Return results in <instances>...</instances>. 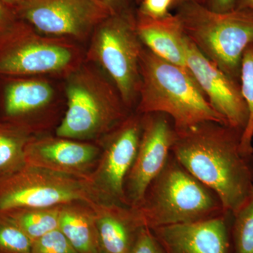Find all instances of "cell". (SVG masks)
<instances>
[{
  "instance_id": "6da1fadb",
  "label": "cell",
  "mask_w": 253,
  "mask_h": 253,
  "mask_svg": "<svg viewBox=\"0 0 253 253\" xmlns=\"http://www.w3.org/2000/svg\"><path fill=\"white\" fill-rule=\"evenodd\" d=\"M175 132L171 154L234 215L253 195V173L240 149L242 131L206 122Z\"/></svg>"
},
{
  "instance_id": "7a4b0ae2",
  "label": "cell",
  "mask_w": 253,
  "mask_h": 253,
  "mask_svg": "<svg viewBox=\"0 0 253 253\" xmlns=\"http://www.w3.org/2000/svg\"><path fill=\"white\" fill-rule=\"evenodd\" d=\"M137 113H162L176 131L206 122L227 126L186 68L161 59L146 48L140 59Z\"/></svg>"
},
{
  "instance_id": "3957f363",
  "label": "cell",
  "mask_w": 253,
  "mask_h": 253,
  "mask_svg": "<svg viewBox=\"0 0 253 253\" xmlns=\"http://www.w3.org/2000/svg\"><path fill=\"white\" fill-rule=\"evenodd\" d=\"M132 208L150 229L226 214L217 195L188 172L172 154L141 204Z\"/></svg>"
},
{
  "instance_id": "277c9868",
  "label": "cell",
  "mask_w": 253,
  "mask_h": 253,
  "mask_svg": "<svg viewBox=\"0 0 253 253\" xmlns=\"http://www.w3.org/2000/svg\"><path fill=\"white\" fill-rule=\"evenodd\" d=\"M178 2L176 15L186 38L223 72L239 82L243 54L253 42V11L235 9L219 13L196 1Z\"/></svg>"
},
{
  "instance_id": "5b68a950",
  "label": "cell",
  "mask_w": 253,
  "mask_h": 253,
  "mask_svg": "<svg viewBox=\"0 0 253 253\" xmlns=\"http://www.w3.org/2000/svg\"><path fill=\"white\" fill-rule=\"evenodd\" d=\"M68 106L56 136L78 141L103 137L128 116L117 88L90 66L81 65L67 76Z\"/></svg>"
},
{
  "instance_id": "8992f818",
  "label": "cell",
  "mask_w": 253,
  "mask_h": 253,
  "mask_svg": "<svg viewBox=\"0 0 253 253\" xmlns=\"http://www.w3.org/2000/svg\"><path fill=\"white\" fill-rule=\"evenodd\" d=\"M81 60L71 40L42 34L23 20L0 35V76H68L81 66Z\"/></svg>"
},
{
  "instance_id": "52a82bcc",
  "label": "cell",
  "mask_w": 253,
  "mask_h": 253,
  "mask_svg": "<svg viewBox=\"0 0 253 253\" xmlns=\"http://www.w3.org/2000/svg\"><path fill=\"white\" fill-rule=\"evenodd\" d=\"M143 49L135 18L122 11L95 28L86 52L87 59L107 73L127 109L138 100Z\"/></svg>"
},
{
  "instance_id": "ba28073f",
  "label": "cell",
  "mask_w": 253,
  "mask_h": 253,
  "mask_svg": "<svg viewBox=\"0 0 253 253\" xmlns=\"http://www.w3.org/2000/svg\"><path fill=\"white\" fill-rule=\"evenodd\" d=\"M101 202L87 178L26 164L0 179V212L16 208H51Z\"/></svg>"
},
{
  "instance_id": "9c48e42d",
  "label": "cell",
  "mask_w": 253,
  "mask_h": 253,
  "mask_svg": "<svg viewBox=\"0 0 253 253\" xmlns=\"http://www.w3.org/2000/svg\"><path fill=\"white\" fill-rule=\"evenodd\" d=\"M142 131V115H128L103 136L97 163L89 176L101 203L129 207L125 193Z\"/></svg>"
},
{
  "instance_id": "30bf717a",
  "label": "cell",
  "mask_w": 253,
  "mask_h": 253,
  "mask_svg": "<svg viewBox=\"0 0 253 253\" xmlns=\"http://www.w3.org/2000/svg\"><path fill=\"white\" fill-rule=\"evenodd\" d=\"M45 36L84 40L114 14L99 0H31L15 11Z\"/></svg>"
},
{
  "instance_id": "8fae6325",
  "label": "cell",
  "mask_w": 253,
  "mask_h": 253,
  "mask_svg": "<svg viewBox=\"0 0 253 253\" xmlns=\"http://www.w3.org/2000/svg\"><path fill=\"white\" fill-rule=\"evenodd\" d=\"M168 118L162 113L142 115L139 147L125 184L129 207L141 204L150 184L163 170L172 152L176 132Z\"/></svg>"
},
{
  "instance_id": "7c38bea8",
  "label": "cell",
  "mask_w": 253,
  "mask_h": 253,
  "mask_svg": "<svg viewBox=\"0 0 253 253\" xmlns=\"http://www.w3.org/2000/svg\"><path fill=\"white\" fill-rule=\"evenodd\" d=\"M184 48L186 67L210 104L228 126L243 132L249 121V110L239 82L206 57L186 36Z\"/></svg>"
},
{
  "instance_id": "4fadbf2b",
  "label": "cell",
  "mask_w": 253,
  "mask_h": 253,
  "mask_svg": "<svg viewBox=\"0 0 253 253\" xmlns=\"http://www.w3.org/2000/svg\"><path fill=\"white\" fill-rule=\"evenodd\" d=\"M100 153L101 149L96 145L57 136L35 135L25 149L27 165L87 179Z\"/></svg>"
},
{
  "instance_id": "5bb4252c",
  "label": "cell",
  "mask_w": 253,
  "mask_h": 253,
  "mask_svg": "<svg viewBox=\"0 0 253 253\" xmlns=\"http://www.w3.org/2000/svg\"><path fill=\"white\" fill-rule=\"evenodd\" d=\"M226 215L151 229L166 253H229Z\"/></svg>"
},
{
  "instance_id": "9a60e30c",
  "label": "cell",
  "mask_w": 253,
  "mask_h": 253,
  "mask_svg": "<svg viewBox=\"0 0 253 253\" xmlns=\"http://www.w3.org/2000/svg\"><path fill=\"white\" fill-rule=\"evenodd\" d=\"M54 97V88L44 80L0 76V121L34 127L32 118Z\"/></svg>"
},
{
  "instance_id": "2e32d148",
  "label": "cell",
  "mask_w": 253,
  "mask_h": 253,
  "mask_svg": "<svg viewBox=\"0 0 253 253\" xmlns=\"http://www.w3.org/2000/svg\"><path fill=\"white\" fill-rule=\"evenodd\" d=\"M102 253H130L143 224L134 208L98 202L90 204Z\"/></svg>"
},
{
  "instance_id": "e0dca14e",
  "label": "cell",
  "mask_w": 253,
  "mask_h": 253,
  "mask_svg": "<svg viewBox=\"0 0 253 253\" xmlns=\"http://www.w3.org/2000/svg\"><path fill=\"white\" fill-rule=\"evenodd\" d=\"M136 26L141 42L146 49L161 59L186 68V36L176 14L152 18L139 13Z\"/></svg>"
},
{
  "instance_id": "ac0fdd59",
  "label": "cell",
  "mask_w": 253,
  "mask_h": 253,
  "mask_svg": "<svg viewBox=\"0 0 253 253\" xmlns=\"http://www.w3.org/2000/svg\"><path fill=\"white\" fill-rule=\"evenodd\" d=\"M59 229L78 253H101L90 205L83 202L61 205Z\"/></svg>"
},
{
  "instance_id": "d6986e66",
  "label": "cell",
  "mask_w": 253,
  "mask_h": 253,
  "mask_svg": "<svg viewBox=\"0 0 253 253\" xmlns=\"http://www.w3.org/2000/svg\"><path fill=\"white\" fill-rule=\"evenodd\" d=\"M34 136L33 126L0 121V179L26 166L25 149Z\"/></svg>"
},
{
  "instance_id": "ffe728a7",
  "label": "cell",
  "mask_w": 253,
  "mask_h": 253,
  "mask_svg": "<svg viewBox=\"0 0 253 253\" xmlns=\"http://www.w3.org/2000/svg\"><path fill=\"white\" fill-rule=\"evenodd\" d=\"M1 212L11 218L33 241L59 228L60 206L16 208Z\"/></svg>"
},
{
  "instance_id": "44dd1931",
  "label": "cell",
  "mask_w": 253,
  "mask_h": 253,
  "mask_svg": "<svg viewBox=\"0 0 253 253\" xmlns=\"http://www.w3.org/2000/svg\"><path fill=\"white\" fill-rule=\"evenodd\" d=\"M240 86L249 110V121L241 134L240 149L246 158L253 154V42L245 50L241 60Z\"/></svg>"
},
{
  "instance_id": "7402d4cb",
  "label": "cell",
  "mask_w": 253,
  "mask_h": 253,
  "mask_svg": "<svg viewBox=\"0 0 253 253\" xmlns=\"http://www.w3.org/2000/svg\"><path fill=\"white\" fill-rule=\"evenodd\" d=\"M33 242L11 218L0 212V253H32Z\"/></svg>"
},
{
  "instance_id": "603a6c76",
  "label": "cell",
  "mask_w": 253,
  "mask_h": 253,
  "mask_svg": "<svg viewBox=\"0 0 253 253\" xmlns=\"http://www.w3.org/2000/svg\"><path fill=\"white\" fill-rule=\"evenodd\" d=\"M233 216L236 253H253V195Z\"/></svg>"
},
{
  "instance_id": "cb8c5ba5",
  "label": "cell",
  "mask_w": 253,
  "mask_h": 253,
  "mask_svg": "<svg viewBox=\"0 0 253 253\" xmlns=\"http://www.w3.org/2000/svg\"><path fill=\"white\" fill-rule=\"evenodd\" d=\"M32 253H79L59 228L33 241Z\"/></svg>"
},
{
  "instance_id": "d4e9b609",
  "label": "cell",
  "mask_w": 253,
  "mask_h": 253,
  "mask_svg": "<svg viewBox=\"0 0 253 253\" xmlns=\"http://www.w3.org/2000/svg\"><path fill=\"white\" fill-rule=\"evenodd\" d=\"M130 253H166L154 233L147 226L139 229Z\"/></svg>"
},
{
  "instance_id": "484cf974",
  "label": "cell",
  "mask_w": 253,
  "mask_h": 253,
  "mask_svg": "<svg viewBox=\"0 0 253 253\" xmlns=\"http://www.w3.org/2000/svg\"><path fill=\"white\" fill-rule=\"evenodd\" d=\"M175 0H144L140 14L152 18L166 17L169 14V9Z\"/></svg>"
},
{
  "instance_id": "4316f807",
  "label": "cell",
  "mask_w": 253,
  "mask_h": 253,
  "mask_svg": "<svg viewBox=\"0 0 253 253\" xmlns=\"http://www.w3.org/2000/svg\"><path fill=\"white\" fill-rule=\"evenodd\" d=\"M18 19L16 13L0 0V35L7 31Z\"/></svg>"
},
{
  "instance_id": "83f0119b",
  "label": "cell",
  "mask_w": 253,
  "mask_h": 253,
  "mask_svg": "<svg viewBox=\"0 0 253 253\" xmlns=\"http://www.w3.org/2000/svg\"><path fill=\"white\" fill-rule=\"evenodd\" d=\"M208 8L219 13L229 12L236 9L237 0H206Z\"/></svg>"
},
{
  "instance_id": "f1b7e54d",
  "label": "cell",
  "mask_w": 253,
  "mask_h": 253,
  "mask_svg": "<svg viewBox=\"0 0 253 253\" xmlns=\"http://www.w3.org/2000/svg\"><path fill=\"white\" fill-rule=\"evenodd\" d=\"M99 1L106 5L113 14L124 11L123 9L126 2V0H99Z\"/></svg>"
},
{
  "instance_id": "f546056e",
  "label": "cell",
  "mask_w": 253,
  "mask_h": 253,
  "mask_svg": "<svg viewBox=\"0 0 253 253\" xmlns=\"http://www.w3.org/2000/svg\"><path fill=\"white\" fill-rule=\"evenodd\" d=\"M1 1L15 12L16 10L19 9L31 0H1Z\"/></svg>"
},
{
  "instance_id": "4dcf8cb0",
  "label": "cell",
  "mask_w": 253,
  "mask_h": 253,
  "mask_svg": "<svg viewBox=\"0 0 253 253\" xmlns=\"http://www.w3.org/2000/svg\"><path fill=\"white\" fill-rule=\"evenodd\" d=\"M236 9H248L253 11V0H237Z\"/></svg>"
},
{
  "instance_id": "1f68e13d",
  "label": "cell",
  "mask_w": 253,
  "mask_h": 253,
  "mask_svg": "<svg viewBox=\"0 0 253 253\" xmlns=\"http://www.w3.org/2000/svg\"><path fill=\"white\" fill-rule=\"evenodd\" d=\"M177 1H181V0H177ZM189 1H196V2L201 3V4H206V0H189Z\"/></svg>"
},
{
  "instance_id": "d6a6232c",
  "label": "cell",
  "mask_w": 253,
  "mask_h": 253,
  "mask_svg": "<svg viewBox=\"0 0 253 253\" xmlns=\"http://www.w3.org/2000/svg\"></svg>"
},
{
  "instance_id": "836d02e7",
  "label": "cell",
  "mask_w": 253,
  "mask_h": 253,
  "mask_svg": "<svg viewBox=\"0 0 253 253\" xmlns=\"http://www.w3.org/2000/svg\"><path fill=\"white\" fill-rule=\"evenodd\" d=\"M142 1H144V0H142Z\"/></svg>"
},
{
  "instance_id": "e575fe53",
  "label": "cell",
  "mask_w": 253,
  "mask_h": 253,
  "mask_svg": "<svg viewBox=\"0 0 253 253\" xmlns=\"http://www.w3.org/2000/svg\"><path fill=\"white\" fill-rule=\"evenodd\" d=\"M101 253H102L101 252Z\"/></svg>"
}]
</instances>
